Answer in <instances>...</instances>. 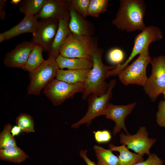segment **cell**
<instances>
[{
	"label": "cell",
	"instance_id": "1",
	"mask_svg": "<svg viewBox=\"0 0 165 165\" xmlns=\"http://www.w3.org/2000/svg\"><path fill=\"white\" fill-rule=\"evenodd\" d=\"M146 6L142 0H120L119 6L112 24L122 31L144 30Z\"/></svg>",
	"mask_w": 165,
	"mask_h": 165
},
{
	"label": "cell",
	"instance_id": "2",
	"mask_svg": "<svg viewBox=\"0 0 165 165\" xmlns=\"http://www.w3.org/2000/svg\"><path fill=\"white\" fill-rule=\"evenodd\" d=\"M104 50L97 47L92 54L93 66L84 83L85 90L82 98L86 100L91 94L100 96L107 92L108 87L105 81L108 72L115 68L116 65L107 66L102 61Z\"/></svg>",
	"mask_w": 165,
	"mask_h": 165
},
{
	"label": "cell",
	"instance_id": "3",
	"mask_svg": "<svg viewBox=\"0 0 165 165\" xmlns=\"http://www.w3.org/2000/svg\"><path fill=\"white\" fill-rule=\"evenodd\" d=\"M97 47V38L79 36L71 33L61 46L59 54L67 58H85L92 61V54Z\"/></svg>",
	"mask_w": 165,
	"mask_h": 165
},
{
	"label": "cell",
	"instance_id": "4",
	"mask_svg": "<svg viewBox=\"0 0 165 165\" xmlns=\"http://www.w3.org/2000/svg\"><path fill=\"white\" fill-rule=\"evenodd\" d=\"M148 48L143 51L132 64L127 66L118 75L119 80L123 85L144 86L148 79L146 68L152 60Z\"/></svg>",
	"mask_w": 165,
	"mask_h": 165
},
{
	"label": "cell",
	"instance_id": "5",
	"mask_svg": "<svg viewBox=\"0 0 165 165\" xmlns=\"http://www.w3.org/2000/svg\"><path fill=\"white\" fill-rule=\"evenodd\" d=\"M59 69L56 58L49 55L48 58L36 69L29 73L28 94L39 95L42 90L54 79Z\"/></svg>",
	"mask_w": 165,
	"mask_h": 165
},
{
	"label": "cell",
	"instance_id": "6",
	"mask_svg": "<svg viewBox=\"0 0 165 165\" xmlns=\"http://www.w3.org/2000/svg\"><path fill=\"white\" fill-rule=\"evenodd\" d=\"M162 37V31L158 27L153 25L146 27L135 36L132 51L127 59L124 63L117 65L115 68L109 71L107 73V78L118 75L136 56L149 48L151 43L160 40Z\"/></svg>",
	"mask_w": 165,
	"mask_h": 165
},
{
	"label": "cell",
	"instance_id": "7",
	"mask_svg": "<svg viewBox=\"0 0 165 165\" xmlns=\"http://www.w3.org/2000/svg\"><path fill=\"white\" fill-rule=\"evenodd\" d=\"M84 83L70 84L54 79L44 88L43 93L55 106L61 105L66 100L72 98L76 94L83 93Z\"/></svg>",
	"mask_w": 165,
	"mask_h": 165
},
{
	"label": "cell",
	"instance_id": "8",
	"mask_svg": "<svg viewBox=\"0 0 165 165\" xmlns=\"http://www.w3.org/2000/svg\"><path fill=\"white\" fill-rule=\"evenodd\" d=\"M150 63L151 74L143 87L146 94L154 102L165 90V56L153 57Z\"/></svg>",
	"mask_w": 165,
	"mask_h": 165
},
{
	"label": "cell",
	"instance_id": "9",
	"mask_svg": "<svg viewBox=\"0 0 165 165\" xmlns=\"http://www.w3.org/2000/svg\"><path fill=\"white\" fill-rule=\"evenodd\" d=\"M116 80H111L109 83L108 90L105 94L100 96L90 95L88 97V110L85 116L71 126L77 129L82 124L86 123L89 126L93 119L100 116L104 115L108 101L112 95V90L116 85Z\"/></svg>",
	"mask_w": 165,
	"mask_h": 165
},
{
	"label": "cell",
	"instance_id": "10",
	"mask_svg": "<svg viewBox=\"0 0 165 165\" xmlns=\"http://www.w3.org/2000/svg\"><path fill=\"white\" fill-rule=\"evenodd\" d=\"M119 142L125 145L128 149L136 153L144 155L150 154L151 148L156 142V139L148 137V133L146 127H140L137 132L134 135L125 134L122 132L119 134Z\"/></svg>",
	"mask_w": 165,
	"mask_h": 165
},
{
	"label": "cell",
	"instance_id": "11",
	"mask_svg": "<svg viewBox=\"0 0 165 165\" xmlns=\"http://www.w3.org/2000/svg\"><path fill=\"white\" fill-rule=\"evenodd\" d=\"M40 21V26L31 41L35 45L41 46L49 53L57 30L59 20L50 19Z\"/></svg>",
	"mask_w": 165,
	"mask_h": 165
},
{
	"label": "cell",
	"instance_id": "12",
	"mask_svg": "<svg viewBox=\"0 0 165 165\" xmlns=\"http://www.w3.org/2000/svg\"><path fill=\"white\" fill-rule=\"evenodd\" d=\"M137 104L136 102L126 105H116L108 102L104 115L106 118L112 120L115 123L112 134L115 136L123 129L127 134H129L125 125V120Z\"/></svg>",
	"mask_w": 165,
	"mask_h": 165
},
{
	"label": "cell",
	"instance_id": "13",
	"mask_svg": "<svg viewBox=\"0 0 165 165\" xmlns=\"http://www.w3.org/2000/svg\"><path fill=\"white\" fill-rule=\"evenodd\" d=\"M35 44L31 41H24L17 45L5 57L3 64L9 68H23Z\"/></svg>",
	"mask_w": 165,
	"mask_h": 165
},
{
	"label": "cell",
	"instance_id": "14",
	"mask_svg": "<svg viewBox=\"0 0 165 165\" xmlns=\"http://www.w3.org/2000/svg\"><path fill=\"white\" fill-rule=\"evenodd\" d=\"M69 0H47L39 12L35 16L37 19L59 20L68 11Z\"/></svg>",
	"mask_w": 165,
	"mask_h": 165
},
{
	"label": "cell",
	"instance_id": "15",
	"mask_svg": "<svg viewBox=\"0 0 165 165\" xmlns=\"http://www.w3.org/2000/svg\"><path fill=\"white\" fill-rule=\"evenodd\" d=\"M69 12L68 27L72 34L79 36H94V28L91 23L79 14L70 5Z\"/></svg>",
	"mask_w": 165,
	"mask_h": 165
},
{
	"label": "cell",
	"instance_id": "16",
	"mask_svg": "<svg viewBox=\"0 0 165 165\" xmlns=\"http://www.w3.org/2000/svg\"><path fill=\"white\" fill-rule=\"evenodd\" d=\"M40 21L34 16L27 14L18 24L8 30L2 33L6 40L21 34L30 33L34 35L40 25Z\"/></svg>",
	"mask_w": 165,
	"mask_h": 165
},
{
	"label": "cell",
	"instance_id": "17",
	"mask_svg": "<svg viewBox=\"0 0 165 165\" xmlns=\"http://www.w3.org/2000/svg\"><path fill=\"white\" fill-rule=\"evenodd\" d=\"M70 18L69 11L59 20V24L55 37L49 55L57 58L59 54L60 49L69 36L71 32L69 28Z\"/></svg>",
	"mask_w": 165,
	"mask_h": 165
},
{
	"label": "cell",
	"instance_id": "18",
	"mask_svg": "<svg viewBox=\"0 0 165 165\" xmlns=\"http://www.w3.org/2000/svg\"><path fill=\"white\" fill-rule=\"evenodd\" d=\"M56 61L59 68L63 69H90L93 66V61L85 58H67L59 54Z\"/></svg>",
	"mask_w": 165,
	"mask_h": 165
},
{
	"label": "cell",
	"instance_id": "19",
	"mask_svg": "<svg viewBox=\"0 0 165 165\" xmlns=\"http://www.w3.org/2000/svg\"><path fill=\"white\" fill-rule=\"evenodd\" d=\"M90 69H59L56 77L58 80L69 83H84Z\"/></svg>",
	"mask_w": 165,
	"mask_h": 165
},
{
	"label": "cell",
	"instance_id": "20",
	"mask_svg": "<svg viewBox=\"0 0 165 165\" xmlns=\"http://www.w3.org/2000/svg\"><path fill=\"white\" fill-rule=\"evenodd\" d=\"M109 149L112 151H117L119 153L118 156L119 165H133L144 160L143 155L130 152L124 144L116 146L110 143Z\"/></svg>",
	"mask_w": 165,
	"mask_h": 165
},
{
	"label": "cell",
	"instance_id": "21",
	"mask_svg": "<svg viewBox=\"0 0 165 165\" xmlns=\"http://www.w3.org/2000/svg\"><path fill=\"white\" fill-rule=\"evenodd\" d=\"M94 149L97 160V165H119L118 157L110 149H106L98 145L94 146Z\"/></svg>",
	"mask_w": 165,
	"mask_h": 165
},
{
	"label": "cell",
	"instance_id": "22",
	"mask_svg": "<svg viewBox=\"0 0 165 165\" xmlns=\"http://www.w3.org/2000/svg\"><path fill=\"white\" fill-rule=\"evenodd\" d=\"M28 157V155L17 146L0 149V159L2 160L19 163Z\"/></svg>",
	"mask_w": 165,
	"mask_h": 165
},
{
	"label": "cell",
	"instance_id": "23",
	"mask_svg": "<svg viewBox=\"0 0 165 165\" xmlns=\"http://www.w3.org/2000/svg\"><path fill=\"white\" fill-rule=\"evenodd\" d=\"M43 50L41 46L35 45L23 69L30 73L40 66L45 60L42 57Z\"/></svg>",
	"mask_w": 165,
	"mask_h": 165
},
{
	"label": "cell",
	"instance_id": "24",
	"mask_svg": "<svg viewBox=\"0 0 165 165\" xmlns=\"http://www.w3.org/2000/svg\"><path fill=\"white\" fill-rule=\"evenodd\" d=\"M47 0H24L19 6V12L24 14L35 16L41 10Z\"/></svg>",
	"mask_w": 165,
	"mask_h": 165
},
{
	"label": "cell",
	"instance_id": "25",
	"mask_svg": "<svg viewBox=\"0 0 165 165\" xmlns=\"http://www.w3.org/2000/svg\"><path fill=\"white\" fill-rule=\"evenodd\" d=\"M12 127L9 123L6 124L0 134V149L8 148L17 147L14 137L11 133Z\"/></svg>",
	"mask_w": 165,
	"mask_h": 165
},
{
	"label": "cell",
	"instance_id": "26",
	"mask_svg": "<svg viewBox=\"0 0 165 165\" xmlns=\"http://www.w3.org/2000/svg\"><path fill=\"white\" fill-rule=\"evenodd\" d=\"M108 0H90L88 9V16L98 17L100 15L107 11Z\"/></svg>",
	"mask_w": 165,
	"mask_h": 165
},
{
	"label": "cell",
	"instance_id": "27",
	"mask_svg": "<svg viewBox=\"0 0 165 165\" xmlns=\"http://www.w3.org/2000/svg\"><path fill=\"white\" fill-rule=\"evenodd\" d=\"M16 123L22 132L27 133L35 132L34 120L29 114L25 113L20 114L16 118Z\"/></svg>",
	"mask_w": 165,
	"mask_h": 165
},
{
	"label": "cell",
	"instance_id": "28",
	"mask_svg": "<svg viewBox=\"0 0 165 165\" xmlns=\"http://www.w3.org/2000/svg\"><path fill=\"white\" fill-rule=\"evenodd\" d=\"M71 6L79 14L86 18L88 16L90 0H69Z\"/></svg>",
	"mask_w": 165,
	"mask_h": 165
},
{
	"label": "cell",
	"instance_id": "29",
	"mask_svg": "<svg viewBox=\"0 0 165 165\" xmlns=\"http://www.w3.org/2000/svg\"><path fill=\"white\" fill-rule=\"evenodd\" d=\"M124 54L122 50L118 48H115L111 50L108 54L109 61L114 64H120L123 60Z\"/></svg>",
	"mask_w": 165,
	"mask_h": 165
},
{
	"label": "cell",
	"instance_id": "30",
	"mask_svg": "<svg viewBox=\"0 0 165 165\" xmlns=\"http://www.w3.org/2000/svg\"><path fill=\"white\" fill-rule=\"evenodd\" d=\"M156 118L157 124L161 127L165 128V100L159 102Z\"/></svg>",
	"mask_w": 165,
	"mask_h": 165
},
{
	"label": "cell",
	"instance_id": "31",
	"mask_svg": "<svg viewBox=\"0 0 165 165\" xmlns=\"http://www.w3.org/2000/svg\"><path fill=\"white\" fill-rule=\"evenodd\" d=\"M96 141L98 143H107L111 140L112 136L109 131L107 130L93 131Z\"/></svg>",
	"mask_w": 165,
	"mask_h": 165
},
{
	"label": "cell",
	"instance_id": "32",
	"mask_svg": "<svg viewBox=\"0 0 165 165\" xmlns=\"http://www.w3.org/2000/svg\"><path fill=\"white\" fill-rule=\"evenodd\" d=\"M133 165H163V161L155 153H150L145 160Z\"/></svg>",
	"mask_w": 165,
	"mask_h": 165
},
{
	"label": "cell",
	"instance_id": "33",
	"mask_svg": "<svg viewBox=\"0 0 165 165\" xmlns=\"http://www.w3.org/2000/svg\"><path fill=\"white\" fill-rule=\"evenodd\" d=\"M87 152L86 150H80L79 153L80 157L83 159L87 165H97L94 162L91 161L87 156Z\"/></svg>",
	"mask_w": 165,
	"mask_h": 165
},
{
	"label": "cell",
	"instance_id": "34",
	"mask_svg": "<svg viewBox=\"0 0 165 165\" xmlns=\"http://www.w3.org/2000/svg\"><path fill=\"white\" fill-rule=\"evenodd\" d=\"M6 0H0V19L4 20L5 17L6 13L3 9L6 6Z\"/></svg>",
	"mask_w": 165,
	"mask_h": 165
},
{
	"label": "cell",
	"instance_id": "35",
	"mask_svg": "<svg viewBox=\"0 0 165 165\" xmlns=\"http://www.w3.org/2000/svg\"><path fill=\"white\" fill-rule=\"evenodd\" d=\"M21 132V128L17 125L12 127L11 130V133L13 137L19 135Z\"/></svg>",
	"mask_w": 165,
	"mask_h": 165
},
{
	"label": "cell",
	"instance_id": "36",
	"mask_svg": "<svg viewBox=\"0 0 165 165\" xmlns=\"http://www.w3.org/2000/svg\"><path fill=\"white\" fill-rule=\"evenodd\" d=\"M21 1L20 0H12L10 1V3L12 5H17Z\"/></svg>",
	"mask_w": 165,
	"mask_h": 165
},
{
	"label": "cell",
	"instance_id": "37",
	"mask_svg": "<svg viewBox=\"0 0 165 165\" xmlns=\"http://www.w3.org/2000/svg\"><path fill=\"white\" fill-rule=\"evenodd\" d=\"M5 40H6V39L5 36L2 34V33H0V42L1 43Z\"/></svg>",
	"mask_w": 165,
	"mask_h": 165
},
{
	"label": "cell",
	"instance_id": "38",
	"mask_svg": "<svg viewBox=\"0 0 165 165\" xmlns=\"http://www.w3.org/2000/svg\"><path fill=\"white\" fill-rule=\"evenodd\" d=\"M163 96L164 98L165 99V90L163 93Z\"/></svg>",
	"mask_w": 165,
	"mask_h": 165
}]
</instances>
